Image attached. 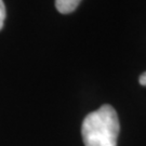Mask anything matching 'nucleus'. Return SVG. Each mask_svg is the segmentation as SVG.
<instances>
[{
  "label": "nucleus",
  "mask_w": 146,
  "mask_h": 146,
  "mask_svg": "<svg viewBox=\"0 0 146 146\" xmlns=\"http://www.w3.org/2000/svg\"><path fill=\"white\" fill-rule=\"evenodd\" d=\"M5 20V7L2 0H0V29L3 27V23Z\"/></svg>",
  "instance_id": "3"
},
{
  "label": "nucleus",
  "mask_w": 146,
  "mask_h": 146,
  "mask_svg": "<svg viewBox=\"0 0 146 146\" xmlns=\"http://www.w3.org/2000/svg\"><path fill=\"white\" fill-rule=\"evenodd\" d=\"M139 81H140V84H141L142 86H146V72L145 73H143L141 76H140Z\"/></svg>",
  "instance_id": "4"
},
{
  "label": "nucleus",
  "mask_w": 146,
  "mask_h": 146,
  "mask_svg": "<svg viewBox=\"0 0 146 146\" xmlns=\"http://www.w3.org/2000/svg\"><path fill=\"white\" fill-rule=\"evenodd\" d=\"M81 0H55L56 10L62 14H68L77 9Z\"/></svg>",
  "instance_id": "2"
},
{
  "label": "nucleus",
  "mask_w": 146,
  "mask_h": 146,
  "mask_svg": "<svg viewBox=\"0 0 146 146\" xmlns=\"http://www.w3.org/2000/svg\"><path fill=\"white\" fill-rule=\"evenodd\" d=\"M119 131L118 115L108 104L86 116L81 125L84 146H117Z\"/></svg>",
  "instance_id": "1"
}]
</instances>
